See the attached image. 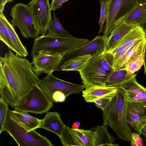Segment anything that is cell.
Returning a JSON list of instances; mask_svg holds the SVG:
<instances>
[{
	"mask_svg": "<svg viewBox=\"0 0 146 146\" xmlns=\"http://www.w3.org/2000/svg\"><path fill=\"white\" fill-rule=\"evenodd\" d=\"M0 95L14 109L18 102L41 80L32 69L29 60L9 50L0 57Z\"/></svg>",
	"mask_w": 146,
	"mask_h": 146,
	"instance_id": "1",
	"label": "cell"
},
{
	"mask_svg": "<svg viewBox=\"0 0 146 146\" xmlns=\"http://www.w3.org/2000/svg\"><path fill=\"white\" fill-rule=\"evenodd\" d=\"M126 102L124 90L117 87L107 107L102 111L103 125L110 127L119 139L130 142L132 133L126 119Z\"/></svg>",
	"mask_w": 146,
	"mask_h": 146,
	"instance_id": "2",
	"label": "cell"
},
{
	"mask_svg": "<svg viewBox=\"0 0 146 146\" xmlns=\"http://www.w3.org/2000/svg\"><path fill=\"white\" fill-rule=\"evenodd\" d=\"M87 38L74 37L39 36L34 40L31 51L33 58L39 53L52 55H62L88 42Z\"/></svg>",
	"mask_w": 146,
	"mask_h": 146,
	"instance_id": "3",
	"label": "cell"
},
{
	"mask_svg": "<svg viewBox=\"0 0 146 146\" xmlns=\"http://www.w3.org/2000/svg\"><path fill=\"white\" fill-rule=\"evenodd\" d=\"M3 131L8 133L19 146L54 145L46 137L35 130L29 131L9 109Z\"/></svg>",
	"mask_w": 146,
	"mask_h": 146,
	"instance_id": "4",
	"label": "cell"
},
{
	"mask_svg": "<svg viewBox=\"0 0 146 146\" xmlns=\"http://www.w3.org/2000/svg\"><path fill=\"white\" fill-rule=\"evenodd\" d=\"M53 105L39 85L35 84L18 102L14 110L20 112L42 114L48 111Z\"/></svg>",
	"mask_w": 146,
	"mask_h": 146,
	"instance_id": "5",
	"label": "cell"
},
{
	"mask_svg": "<svg viewBox=\"0 0 146 146\" xmlns=\"http://www.w3.org/2000/svg\"><path fill=\"white\" fill-rule=\"evenodd\" d=\"M10 16L12 18L11 24L18 27L24 38H38L40 34L28 5L21 2L15 4L12 8Z\"/></svg>",
	"mask_w": 146,
	"mask_h": 146,
	"instance_id": "6",
	"label": "cell"
},
{
	"mask_svg": "<svg viewBox=\"0 0 146 146\" xmlns=\"http://www.w3.org/2000/svg\"><path fill=\"white\" fill-rule=\"evenodd\" d=\"M101 54L92 56L79 71L85 88L104 86L105 82L111 72L104 65Z\"/></svg>",
	"mask_w": 146,
	"mask_h": 146,
	"instance_id": "7",
	"label": "cell"
},
{
	"mask_svg": "<svg viewBox=\"0 0 146 146\" xmlns=\"http://www.w3.org/2000/svg\"><path fill=\"white\" fill-rule=\"evenodd\" d=\"M138 5L137 0H111L104 37L109 36L113 28L114 24H117L122 22Z\"/></svg>",
	"mask_w": 146,
	"mask_h": 146,
	"instance_id": "8",
	"label": "cell"
},
{
	"mask_svg": "<svg viewBox=\"0 0 146 146\" xmlns=\"http://www.w3.org/2000/svg\"><path fill=\"white\" fill-rule=\"evenodd\" d=\"M39 85L53 103L52 95L55 91L62 92L67 97L71 94L80 93L85 88L84 84H76L58 78L52 73L48 74L41 80Z\"/></svg>",
	"mask_w": 146,
	"mask_h": 146,
	"instance_id": "9",
	"label": "cell"
},
{
	"mask_svg": "<svg viewBox=\"0 0 146 146\" xmlns=\"http://www.w3.org/2000/svg\"><path fill=\"white\" fill-rule=\"evenodd\" d=\"M28 5L40 34L45 35L52 19L49 0H31Z\"/></svg>",
	"mask_w": 146,
	"mask_h": 146,
	"instance_id": "10",
	"label": "cell"
},
{
	"mask_svg": "<svg viewBox=\"0 0 146 146\" xmlns=\"http://www.w3.org/2000/svg\"><path fill=\"white\" fill-rule=\"evenodd\" d=\"M105 42L103 36H98L84 44L62 54L57 71L64 63L69 59L86 54L93 56L102 53L104 48Z\"/></svg>",
	"mask_w": 146,
	"mask_h": 146,
	"instance_id": "11",
	"label": "cell"
},
{
	"mask_svg": "<svg viewBox=\"0 0 146 146\" xmlns=\"http://www.w3.org/2000/svg\"><path fill=\"white\" fill-rule=\"evenodd\" d=\"M127 121L139 134L146 125V104L141 102H130L127 100Z\"/></svg>",
	"mask_w": 146,
	"mask_h": 146,
	"instance_id": "12",
	"label": "cell"
},
{
	"mask_svg": "<svg viewBox=\"0 0 146 146\" xmlns=\"http://www.w3.org/2000/svg\"><path fill=\"white\" fill-rule=\"evenodd\" d=\"M62 57V55L39 53L32 58L31 62L32 69L37 76L44 73H52L57 70Z\"/></svg>",
	"mask_w": 146,
	"mask_h": 146,
	"instance_id": "13",
	"label": "cell"
},
{
	"mask_svg": "<svg viewBox=\"0 0 146 146\" xmlns=\"http://www.w3.org/2000/svg\"><path fill=\"white\" fill-rule=\"evenodd\" d=\"M146 43L145 37L142 38L128 47L119 55L114 57V69H125L133 59L143 52Z\"/></svg>",
	"mask_w": 146,
	"mask_h": 146,
	"instance_id": "14",
	"label": "cell"
},
{
	"mask_svg": "<svg viewBox=\"0 0 146 146\" xmlns=\"http://www.w3.org/2000/svg\"><path fill=\"white\" fill-rule=\"evenodd\" d=\"M135 27L127 25L123 21L114 25L109 36L106 38L104 37L105 42L103 52L110 51L117 43Z\"/></svg>",
	"mask_w": 146,
	"mask_h": 146,
	"instance_id": "15",
	"label": "cell"
},
{
	"mask_svg": "<svg viewBox=\"0 0 146 146\" xmlns=\"http://www.w3.org/2000/svg\"><path fill=\"white\" fill-rule=\"evenodd\" d=\"M65 125L58 112L48 111L42 119L40 128L52 132L59 137Z\"/></svg>",
	"mask_w": 146,
	"mask_h": 146,
	"instance_id": "16",
	"label": "cell"
},
{
	"mask_svg": "<svg viewBox=\"0 0 146 146\" xmlns=\"http://www.w3.org/2000/svg\"><path fill=\"white\" fill-rule=\"evenodd\" d=\"M117 87L105 86H95L87 88L82 91V96L88 102H94L102 98L115 93Z\"/></svg>",
	"mask_w": 146,
	"mask_h": 146,
	"instance_id": "17",
	"label": "cell"
},
{
	"mask_svg": "<svg viewBox=\"0 0 146 146\" xmlns=\"http://www.w3.org/2000/svg\"><path fill=\"white\" fill-rule=\"evenodd\" d=\"M0 17L3 21L8 32L10 38L14 46L16 55L25 58L28 56V52L25 46L23 45L15 31L14 27L10 23L3 12L0 13Z\"/></svg>",
	"mask_w": 146,
	"mask_h": 146,
	"instance_id": "18",
	"label": "cell"
},
{
	"mask_svg": "<svg viewBox=\"0 0 146 146\" xmlns=\"http://www.w3.org/2000/svg\"><path fill=\"white\" fill-rule=\"evenodd\" d=\"M146 17V3L138 4L125 17L123 22L127 25L142 27Z\"/></svg>",
	"mask_w": 146,
	"mask_h": 146,
	"instance_id": "19",
	"label": "cell"
},
{
	"mask_svg": "<svg viewBox=\"0 0 146 146\" xmlns=\"http://www.w3.org/2000/svg\"><path fill=\"white\" fill-rule=\"evenodd\" d=\"M107 125H103L94 128L93 146L118 145L113 144L114 139L108 132Z\"/></svg>",
	"mask_w": 146,
	"mask_h": 146,
	"instance_id": "20",
	"label": "cell"
},
{
	"mask_svg": "<svg viewBox=\"0 0 146 146\" xmlns=\"http://www.w3.org/2000/svg\"><path fill=\"white\" fill-rule=\"evenodd\" d=\"M126 74L127 71L125 69H113L107 76L104 83V86L119 87L123 83L136 77L137 75L134 74L128 77Z\"/></svg>",
	"mask_w": 146,
	"mask_h": 146,
	"instance_id": "21",
	"label": "cell"
},
{
	"mask_svg": "<svg viewBox=\"0 0 146 146\" xmlns=\"http://www.w3.org/2000/svg\"><path fill=\"white\" fill-rule=\"evenodd\" d=\"M146 34V32L142 27L135 26L124 36L117 43L113 48L121 46L129 47L138 40L145 37Z\"/></svg>",
	"mask_w": 146,
	"mask_h": 146,
	"instance_id": "22",
	"label": "cell"
},
{
	"mask_svg": "<svg viewBox=\"0 0 146 146\" xmlns=\"http://www.w3.org/2000/svg\"><path fill=\"white\" fill-rule=\"evenodd\" d=\"M92 56L90 54H86L69 59L64 63L57 71H77L79 72L83 68Z\"/></svg>",
	"mask_w": 146,
	"mask_h": 146,
	"instance_id": "23",
	"label": "cell"
},
{
	"mask_svg": "<svg viewBox=\"0 0 146 146\" xmlns=\"http://www.w3.org/2000/svg\"><path fill=\"white\" fill-rule=\"evenodd\" d=\"M64 146H84L80 139L73 129L65 125L59 137Z\"/></svg>",
	"mask_w": 146,
	"mask_h": 146,
	"instance_id": "24",
	"label": "cell"
},
{
	"mask_svg": "<svg viewBox=\"0 0 146 146\" xmlns=\"http://www.w3.org/2000/svg\"><path fill=\"white\" fill-rule=\"evenodd\" d=\"M16 117L31 131L40 128L42 119L33 117L28 113L11 110Z\"/></svg>",
	"mask_w": 146,
	"mask_h": 146,
	"instance_id": "25",
	"label": "cell"
},
{
	"mask_svg": "<svg viewBox=\"0 0 146 146\" xmlns=\"http://www.w3.org/2000/svg\"><path fill=\"white\" fill-rule=\"evenodd\" d=\"M119 87L132 92L139 97L146 104V87L139 84L134 77L123 83Z\"/></svg>",
	"mask_w": 146,
	"mask_h": 146,
	"instance_id": "26",
	"label": "cell"
},
{
	"mask_svg": "<svg viewBox=\"0 0 146 146\" xmlns=\"http://www.w3.org/2000/svg\"><path fill=\"white\" fill-rule=\"evenodd\" d=\"M48 31L47 35L53 36L72 37L73 36L63 27L59 21V18L54 12L53 18L50 23L47 29Z\"/></svg>",
	"mask_w": 146,
	"mask_h": 146,
	"instance_id": "27",
	"label": "cell"
},
{
	"mask_svg": "<svg viewBox=\"0 0 146 146\" xmlns=\"http://www.w3.org/2000/svg\"><path fill=\"white\" fill-rule=\"evenodd\" d=\"M144 52L133 59L127 64L125 68L127 71V76L134 74L143 65Z\"/></svg>",
	"mask_w": 146,
	"mask_h": 146,
	"instance_id": "28",
	"label": "cell"
},
{
	"mask_svg": "<svg viewBox=\"0 0 146 146\" xmlns=\"http://www.w3.org/2000/svg\"><path fill=\"white\" fill-rule=\"evenodd\" d=\"M73 129L80 139L84 146H93L94 137L93 131L79 129Z\"/></svg>",
	"mask_w": 146,
	"mask_h": 146,
	"instance_id": "29",
	"label": "cell"
},
{
	"mask_svg": "<svg viewBox=\"0 0 146 146\" xmlns=\"http://www.w3.org/2000/svg\"><path fill=\"white\" fill-rule=\"evenodd\" d=\"M111 0L106 1L104 0L100 1L101 8L100 17L99 21L100 30L99 34H101L102 31L104 23L108 19L110 4Z\"/></svg>",
	"mask_w": 146,
	"mask_h": 146,
	"instance_id": "30",
	"label": "cell"
},
{
	"mask_svg": "<svg viewBox=\"0 0 146 146\" xmlns=\"http://www.w3.org/2000/svg\"><path fill=\"white\" fill-rule=\"evenodd\" d=\"M0 39L9 50L15 52V50L7 29L2 19L0 17Z\"/></svg>",
	"mask_w": 146,
	"mask_h": 146,
	"instance_id": "31",
	"label": "cell"
},
{
	"mask_svg": "<svg viewBox=\"0 0 146 146\" xmlns=\"http://www.w3.org/2000/svg\"><path fill=\"white\" fill-rule=\"evenodd\" d=\"M8 105L4 99H0V134L3 131V130L8 114Z\"/></svg>",
	"mask_w": 146,
	"mask_h": 146,
	"instance_id": "32",
	"label": "cell"
},
{
	"mask_svg": "<svg viewBox=\"0 0 146 146\" xmlns=\"http://www.w3.org/2000/svg\"><path fill=\"white\" fill-rule=\"evenodd\" d=\"M114 94L98 99L94 102L95 105L102 111L105 110L108 106Z\"/></svg>",
	"mask_w": 146,
	"mask_h": 146,
	"instance_id": "33",
	"label": "cell"
},
{
	"mask_svg": "<svg viewBox=\"0 0 146 146\" xmlns=\"http://www.w3.org/2000/svg\"><path fill=\"white\" fill-rule=\"evenodd\" d=\"M52 97L53 103L64 102L66 98L65 94L60 91L54 92L52 94Z\"/></svg>",
	"mask_w": 146,
	"mask_h": 146,
	"instance_id": "34",
	"label": "cell"
},
{
	"mask_svg": "<svg viewBox=\"0 0 146 146\" xmlns=\"http://www.w3.org/2000/svg\"><path fill=\"white\" fill-rule=\"evenodd\" d=\"M139 133H132L131 145L135 146H141L143 145V140L140 137Z\"/></svg>",
	"mask_w": 146,
	"mask_h": 146,
	"instance_id": "35",
	"label": "cell"
},
{
	"mask_svg": "<svg viewBox=\"0 0 146 146\" xmlns=\"http://www.w3.org/2000/svg\"><path fill=\"white\" fill-rule=\"evenodd\" d=\"M70 0H52L50 4V8L51 11H54L60 8L63 3Z\"/></svg>",
	"mask_w": 146,
	"mask_h": 146,
	"instance_id": "36",
	"label": "cell"
},
{
	"mask_svg": "<svg viewBox=\"0 0 146 146\" xmlns=\"http://www.w3.org/2000/svg\"><path fill=\"white\" fill-rule=\"evenodd\" d=\"M13 0H0V13L3 12L4 10L5 6L6 3L8 2H11Z\"/></svg>",
	"mask_w": 146,
	"mask_h": 146,
	"instance_id": "37",
	"label": "cell"
},
{
	"mask_svg": "<svg viewBox=\"0 0 146 146\" xmlns=\"http://www.w3.org/2000/svg\"><path fill=\"white\" fill-rule=\"evenodd\" d=\"M143 65L144 67V73L146 76V43L145 46L144 52Z\"/></svg>",
	"mask_w": 146,
	"mask_h": 146,
	"instance_id": "38",
	"label": "cell"
},
{
	"mask_svg": "<svg viewBox=\"0 0 146 146\" xmlns=\"http://www.w3.org/2000/svg\"><path fill=\"white\" fill-rule=\"evenodd\" d=\"M80 125V123L79 122H77L74 123L72 125V128L74 129H79Z\"/></svg>",
	"mask_w": 146,
	"mask_h": 146,
	"instance_id": "39",
	"label": "cell"
},
{
	"mask_svg": "<svg viewBox=\"0 0 146 146\" xmlns=\"http://www.w3.org/2000/svg\"><path fill=\"white\" fill-rule=\"evenodd\" d=\"M141 134L146 136V125L142 129L141 132Z\"/></svg>",
	"mask_w": 146,
	"mask_h": 146,
	"instance_id": "40",
	"label": "cell"
},
{
	"mask_svg": "<svg viewBox=\"0 0 146 146\" xmlns=\"http://www.w3.org/2000/svg\"><path fill=\"white\" fill-rule=\"evenodd\" d=\"M138 4H143L146 3V0H137Z\"/></svg>",
	"mask_w": 146,
	"mask_h": 146,
	"instance_id": "41",
	"label": "cell"
},
{
	"mask_svg": "<svg viewBox=\"0 0 146 146\" xmlns=\"http://www.w3.org/2000/svg\"><path fill=\"white\" fill-rule=\"evenodd\" d=\"M142 27L144 30V31L146 32V17L144 23L142 26Z\"/></svg>",
	"mask_w": 146,
	"mask_h": 146,
	"instance_id": "42",
	"label": "cell"
},
{
	"mask_svg": "<svg viewBox=\"0 0 146 146\" xmlns=\"http://www.w3.org/2000/svg\"><path fill=\"white\" fill-rule=\"evenodd\" d=\"M102 0H104V1H111V0H100V1H101Z\"/></svg>",
	"mask_w": 146,
	"mask_h": 146,
	"instance_id": "43",
	"label": "cell"
},
{
	"mask_svg": "<svg viewBox=\"0 0 146 146\" xmlns=\"http://www.w3.org/2000/svg\"><path fill=\"white\" fill-rule=\"evenodd\" d=\"M145 38L146 39V36H145Z\"/></svg>",
	"mask_w": 146,
	"mask_h": 146,
	"instance_id": "44",
	"label": "cell"
},
{
	"mask_svg": "<svg viewBox=\"0 0 146 146\" xmlns=\"http://www.w3.org/2000/svg\"></svg>",
	"mask_w": 146,
	"mask_h": 146,
	"instance_id": "45",
	"label": "cell"
}]
</instances>
